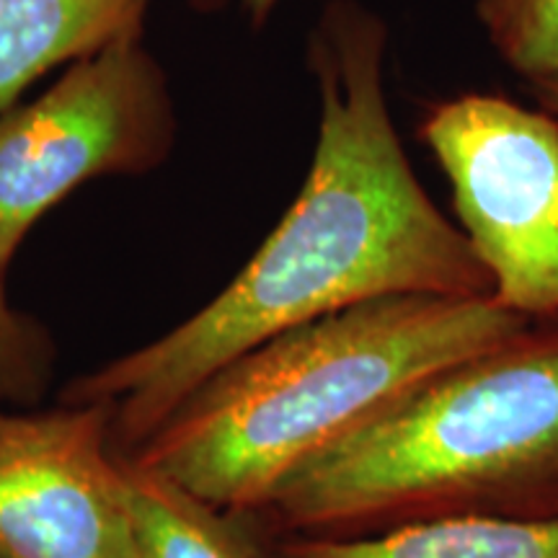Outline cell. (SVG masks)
Returning <instances> with one entry per match:
<instances>
[{
  "label": "cell",
  "instance_id": "12",
  "mask_svg": "<svg viewBox=\"0 0 558 558\" xmlns=\"http://www.w3.org/2000/svg\"><path fill=\"white\" fill-rule=\"evenodd\" d=\"M530 88H533L535 101L541 104V109H546L550 117L558 120V73L546 75V78L530 81Z\"/></svg>",
  "mask_w": 558,
  "mask_h": 558
},
{
  "label": "cell",
  "instance_id": "8",
  "mask_svg": "<svg viewBox=\"0 0 558 558\" xmlns=\"http://www.w3.org/2000/svg\"><path fill=\"white\" fill-rule=\"evenodd\" d=\"M271 558H558V520L445 518L357 538L282 535Z\"/></svg>",
  "mask_w": 558,
  "mask_h": 558
},
{
  "label": "cell",
  "instance_id": "5",
  "mask_svg": "<svg viewBox=\"0 0 558 558\" xmlns=\"http://www.w3.org/2000/svg\"><path fill=\"white\" fill-rule=\"evenodd\" d=\"M418 137L450 181L494 298L527 318L558 316L556 117L476 90L432 104Z\"/></svg>",
  "mask_w": 558,
  "mask_h": 558
},
{
  "label": "cell",
  "instance_id": "11",
  "mask_svg": "<svg viewBox=\"0 0 558 558\" xmlns=\"http://www.w3.org/2000/svg\"><path fill=\"white\" fill-rule=\"evenodd\" d=\"M476 13L509 68L527 81L558 73V0H478Z\"/></svg>",
  "mask_w": 558,
  "mask_h": 558
},
{
  "label": "cell",
  "instance_id": "7",
  "mask_svg": "<svg viewBox=\"0 0 558 558\" xmlns=\"http://www.w3.org/2000/svg\"><path fill=\"white\" fill-rule=\"evenodd\" d=\"M150 0H0V114L62 62L143 37Z\"/></svg>",
  "mask_w": 558,
  "mask_h": 558
},
{
  "label": "cell",
  "instance_id": "1",
  "mask_svg": "<svg viewBox=\"0 0 558 558\" xmlns=\"http://www.w3.org/2000/svg\"><path fill=\"white\" fill-rule=\"evenodd\" d=\"M386 24L365 5H326L308 37L318 143L295 202L205 308L62 388L60 403H109L122 456L199 383L277 333L390 295H494L409 166L386 99Z\"/></svg>",
  "mask_w": 558,
  "mask_h": 558
},
{
  "label": "cell",
  "instance_id": "13",
  "mask_svg": "<svg viewBox=\"0 0 558 558\" xmlns=\"http://www.w3.org/2000/svg\"><path fill=\"white\" fill-rule=\"evenodd\" d=\"M279 3H282V0H241L243 11L248 13L251 24H256V26H262L264 21L271 16Z\"/></svg>",
  "mask_w": 558,
  "mask_h": 558
},
{
  "label": "cell",
  "instance_id": "6",
  "mask_svg": "<svg viewBox=\"0 0 558 558\" xmlns=\"http://www.w3.org/2000/svg\"><path fill=\"white\" fill-rule=\"evenodd\" d=\"M109 403L0 409V558H137Z\"/></svg>",
  "mask_w": 558,
  "mask_h": 558
},
{
  "label": "cell",
  "instance_id": "2",
  "mask_svg": "<svg viewBox=\"0 0 558 558\" xmlns=\"http://www.w3.org/2000/svg\"><path fill=\"white\" fill-rule=\"evenodd\" d=\"M530 320L494 295L349 305L230 360L128 458L209 505L259 514L292 471Z\"/></svg>",
  "mask_w": 558,
  "mask_h": 558
},
{
  "label": "cell",
  "instance_id": "3",
  "mask_svg": "<svg viewBox=\"0 0 558 558\" xmlns=\"http://www.w3.org/2000/svg\"><path fill=\"white\" fill-rule=\"evenodd\" d=\"M256 520L357 538L424 520H558V316L445 367L292 471Z\"/></svg>",
  "mask_w": 558,
  "mask_h": 558
},
{
  "label": "cell",
  "instance_id": "10",
  "mask_svg": "<svg viewBox=\"0 0 558 558\" xmlns=\"http://www.w3.org/2000/svg\"><path fill=\"white\" fill-rule=\"evenodd\" d=\"M54 369L52 333L11 303L0 275V409H37L52 388Z\"/></svg>",
  "mask_w": 558,
  "mask_h": 558
},
{
  "label": "cell",
  "instance_id": "14",
  "mask_svg": "<svg viewBox=\"0 0 558 558\" xmlns=\"http://www.w3.org/2000/svg\"><path fill=\"white\" fill-rule=\"evenodd\" d=\"M194 5H197L199 11H218L222 3H228V0H192Z\"/></svg>",
  "mask_w": 558,
  "mask_h": 558
},
{
  "label": "cell",
  "instance_id": "9",
  "mask_svg": "<svg viewBox=\"0 0 558 558\" xmlns=\"http://www.w3.org/2000/svg\"><path fill=\"white\" fill-rule=\"evenodd\" d=\"M137 558H271L254 514L228 512L122 456Z\"/></svg>",
  "mask_w": 558,
  "mask_h": 558
},
{
  "label": "cell",
  "instance_id": "4",
  "mask_svg": "<svg viewBox=\"0 0 558 558\" xmlns=\"http://www.w3.org/2000/svg\"><path fill=\"white\" fill-rule=\"evenodd\" d=\"M177 111L166 70L143 37L75 60L37 101L0 114V275L29 230L99 177H140L166 163Z\"/></svg>",
  "mask_w": 558,
  "mask_h": 558
}]
</instances>
